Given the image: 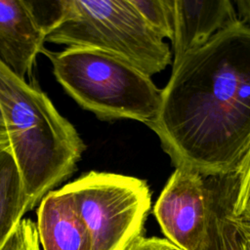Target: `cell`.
Listing matches in <instances>:
<instances>
[{
    "label": "cell",
    "mask_w": 250,
    "mask_h": 250,
    "mask_svg": "<svg viewBox=\"0 0 250 250\" xmlns=\"http://www.w3.org/2000/svg\"><path fill=\"white\" fill-rule=\"evenodd\" d=\"M7 146H9V135L4 115L0 106V149Z\"/></svg>",
    "instance_id": "obj_17"
},
{
    "label": "cell",
    "mask_w": 250,
    "mask_h": 250,
    "mask_svg": "<svg viewBox=\"0 0 250 250\" xmlns=\"http://www.w3.org/2000/svg\"><path fill=\"white\" fill-rule=\"evenodd\" d=\"M229 216L237 231L240 250H250V222L234 219L233 217H231L230 213Z\"/></svg>",
    "instance_id": "obj_15"
},
{
    "label": "cell",
    "mask_w": 250,
    "mask_h": 250,
    "mask_svg": "<svg viewBox=\"0 0 250 250\" xmlns=\"http://www.w3.org/2000/svg\"><path fill=\"white\" fill-rule=\"evenodd\" d=\"M212 212L208 176L182 166L176 167L153 208L166 239L183 250H206Z\"/></svg>",
    "instance_id": "obj_6"
},
{
    "label": "cell",
    "mask_w": 250,
    "mask_h": 250,
    "mask_svg": "<svg viewBox=\"0 0 250 250\" xmlns=\"http://www.w3.org/2000/svg\"><path fill=\"white\" fill-rule=\"evenodd\" d=\"M148 127L176 167L234 171L250 143V27L238 21L173 65Z\"/></svg>",
    "instance_id": "obj_1"
},
{
    "label": "cell",
    "mask_w": 250,
    "mask_h": 250,
    "mask_svg": "<svg viewBox=\"0 0 250 250\" xmlns=\"http://www.w3.org/2000/svg\"><path fill=\"white\" fill-rule=\"evenodd\" d=\"M45 42L100 50L151 76L171 62L167 43L145 23L130 0H60Z\"/></svg>",
    "instance_id": "obj_4"
},
{
    "label": "cell",
    "mask_w": 250,
    "mask_h": 250,
    "mask_svg": "<svg viewBox=\"0 0 250 250\" xmlns=\"http://www.w3.org/2000/svg\"><path fill=\"white\" fill-rule=\"evenodd\" d=\"M66 93L100 119H133L149 126L161 106L162 89L150 76L108 53L83 47L41 51Z\"/></svg>",
    "instance_id": "obj_3"
},
{
    "label": "cell",
    "mask_w": 250,
    "mask_h": 250,
    "mask_svg": "<svg viewBox=\"0 0 250 250\" xmlns=\"http://www.w3.org/2000/svg\"><path fill=\"white\" fill-rule=\"evenodd\" d=\"M31 210L10 146L0 149V247Z\"/></svg>",
    "instance_id": "obj_10"
},
{
    "label": "cell",
    "mask_w": 250,
    "mask_h": 250,
    "mask_svg": "<svg viewBox=\"0 0 250 250\" xmlns=\"http://www.w3.org/2000/svg\"><path fill=\"white\" fill-rule=\"evenodd\" d=\"M173 17V65L239 20L229 0H170Z\"/></svg>",
    "instance_id": "obj_8"
},
{
    "label": "cell",
    "mask_w": 250,
    "mask_h": 250,
    "mask_svg": "<svg viewBox=\"0 0 250 250\" xmlns=\"http://www.w3.org/2000/svg\"><path fill=\"white\" fill-rule=\"evenodd\" d=\"M146 26L158 37L173 38L170 0H130Z\"/></svg>",
    "instance_id": "obj_11"
},
{
    "label": "cell",
    "mask_w": 250,
    "mask_h": 250,
    "mask_svg": "<svg viewBox=\"0 0 250 250\" xmlns=\"http://www.w3.org/2000/svg\"><path fill=\"white\" fill-rule=\"evenodd\" d=\"M91 240V250H126L142 236L151 207L146 181L90 171L63 186Z\"/></svg>",
    "instance_id": "obj_5"
},
{
    "label": "cell",
    "mask_w": 250,
    "mask_h": 250,
    "mask_svg": "<svg viewBox=\"0 0 250 250\" xmlns=\"http://www.w3.org/2000/svg\"><path fill=\"white\" fill-rule=\"evenodd\" d=\"M235 194L229 209L231 217L250 222V143L235 170Z\"/></svg>",
    "instance_id": "obj_12"
},
{
    "label": "cell",
    "mask_w": 250,
    "mask_h": 250,
    "mask_svg": "<svg viewBox=\"0 0 250 250\" xmlns=\"http://www.w3.org/2000/svg\"><path fill=\"white\" fill-rule=\"evenodd\" d=\"M36 227L43 250H91L88 230L64 187L41 199Z\"/></svg>",
    "instance_id": "obj_9"
},
{
    "label": "cell",
    "mask_w": 250,
    "mask_h": 250,
    "mask_svg": "<svg viewBox=\"0 0 250 250\" xmlns=\"http://www.w3.org/2000/svg\"><path fill=\"white\" fill-rule=\"evenodd\" d=\"M234 3L238 11V20L250 27V0H236Z\"/></svg>",
    "instance_id": "obj_16"
},
{
    "label": "cell",
    "mask_w": 250,
    "mask_h": 250,
    "mask_svg": "<svg viewBox=\"0 0 250 250\" xmlns=\"http://www.w3.org/2000/svg\"><path fill=\"white\" fill-rule=\"evenodd\" d=\"M40 241L36 223L28 218H22L0 250H40Z\"/></svg>",
    "instance_id": "obj_13"
},
{
    "label": "cell",
    "mask_w": 250,
    "mask_h": 250,
    "mask_svg": "<svg viewBox=\"0 0 250 250\" xmlns=\"http://www.w3.org/2000/svg\"><path fill=\"white\" fill-rule=\"evenodd\" d=\"M126 250H183L166 238L140 236Z\"/></svg>",
    "instance_id": "obj_14"
},
{
    "label": "cell",
    "mask_w": 250,
    "mask_h": 250,
    "mask_svg": "<svg viewBox=\"0 0 250 250\" xmlns=\"http://www.w3.org/2000/svg\"><path fill=\"white\" fill-rule=\"evenodd\" d=\"M0 106L32 209L74 172L86 146L38 85L19 78L1 62Z\"/></svg>",
    "instance_id": "obj_2"
},
{
    "label": "cell",
    "mask_w": 250,
    "mask_h": 250,
    "mask_svg": "<svg viewBox=\"0 0 250 250\" xmlns=\"http://www.w3.org/2000/svg\"><path fill=\"white\" fill-rule=\"evenodd\" d=\"M45 39L46 30L34 2L0 0V62L4 66L25 80Z\"/></svg>",
    "instance_id": "obj_7"
}]
</instances>
